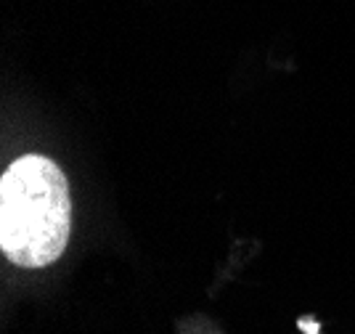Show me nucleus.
Returning a JSON list of instances; mask_svg holds the SVG:
<instances>
[{
	"label": "nucleus",
	"mask_w": 355,
	"mask_h": 334,
	"mask_svg": "<svg viewBox=\"0 0 355 334\" xmlns=\"http://www.w3.org/2000/svg\"><path fill=\"white\" fill-rule=\"evenodd\" d=\"M72 231V199L61 167L48 157L27 154L0 181V247L21 268L59 260Z\"/></svg>",
	"instance_id": "nucleus-1"
}]
</instances>
